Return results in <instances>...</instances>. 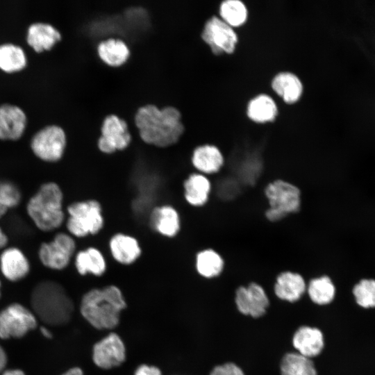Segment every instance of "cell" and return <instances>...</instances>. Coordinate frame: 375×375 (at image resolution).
I'll list each match as a JSON object with an SVG mask.
<instances>
[{"label":"cell","mask_w":375,"mask_h":375,"mask_svg":"<svg viewBox=\"0 0 375 375\" xmlns=\"http://www.w3.org/2000/svg\"><path fill=\"white\" fill-rule=\"evenodd\" d=\"M125 358L124 344L115 333H111L94 345L92 359L100 368L108 369L119 366Z\"/></svg>","instance_id":"obj_13"},{"label":"cell","mask_w":375,"mask_h":375,"mask_svg":"<svg viewBox=\"0 0 375 375\" xmlns=\"http://www.w3.org/2000/svg\"><path fill=\"white\" fill-rule=\"evenodd\" d=\"M26 59L24 51L18 46L6 44L0 46V68L7 72L24 68Z\"/></svg>","instance_id":"obj_31"},{"label":"cell","mask_w":375,"mask_h":375,"mask_svg":"<svg viewBox=\"0 0 375 375\" xmlns=\"http://www.w3.org/2000/svg\"><path fill=\"white\" fill-rule=\"evenodd\" d=\"M37 326L35 316L24 306L13 303L0 312V338H21Z\"/></svg>","instance_id":"obj_11"},{"label":"cell","mask_w":375,"mask_h":375,"mask_svg":"<svg viewBox=\"0 0 375 375\" xmlns=\"http://www.w3.org/2000/svg\"><path fill=\"white\" fill-rule=\"evenodd\" d=\"M277 114L278 108L276 102L266 94H260L254 97L247 104V115L255 122H272Z\"/></svg>","instance_id":"obj_26"},{"label":"cell","mask_w":375,"mask_h":375,"mask_svg":"<svg viewBox=\"0 0 375 375\" xmlns=\"http://www.w3.org/2000/svg\"><path fill=\"white\" fill-rule=\"evenodd\" d=\"M126 306L120 290L115 285L92 289L81 300V312L94 328L109 329L117 326L121 311Z\"/></svg>","instance_id":"obj_2"},{"label":"cell","mask_w":375,"mask_h":375,"mask_svg":"<svg viewBox=\"0 0 375 375\" xmlns=\"http://www.w3.org/2000/svg\"><path fill=\"white\" fill-rule=\"evenodd\" d=\"M262 192L267 207L277 211L285 219L301 211V189L290 180L283 178L270 180L264 186Z\"/></svg>","instance_id":"obj_5"},{"label":"cell","mask_w":375,"mask_h":375,"mask_svg":"<svg viewBox=\"0 0 375 375\" xmlns=\"http://www.w3.org/2000/svg\"><path fill=\"white\" fill-rule=\"evenodd\" d=\"M280 372L281 375H317L312 360L297 352L283 356L280 363Z\"/></svg>","instance_id":"obj_29"},{"label":"cell","mask_w":375,"mask_h":375,"mask_svg":"<svg viewBox=\"0 0 375 375\" xmlns=\"http://www.w3.org/2000/svg\"><path fill=\"white\" fill-rule=\"evenodd\" d=\"M7 211L8 209L3 206L0 200V218H1Z\"/></svg>","instance_id":"obj_41"},{"label":"cell","mask_w":375,"mask_h":375,"mask_svg":"<svg viewBox=\"0 0 375 375\" xmlns=\"http://www.w3.org/2000/svg\"><path fill=\"white\" fill-rule=\"evenodd\" d=\"M2 375H25L24 372L19 369L6 370Z\"/></svg>","instance_id":"obj_39"},{"label":"cell","mask_w":375,"mask_h":375,"mask_svg":"<svg viewBox=\"0 0 375 375\" xmlns=\"http://www.w3.org/2000/svg\"><path fill=\"white\" fill-rule=\"evenodd\" d=\"M272 87L285 103L290 104L299 100L303 90L300 78L290 72H281L274 76Z\"/></svg>","instance_id":"obj_24"},{"label":"cell","mask_w":375,"mask_h":375,"mask_svg":"<svg viewBox=\"0 0 375 375\" xmlns=\"http://www.w3.org/2000/svg\"><path fill=\"white\" fill-rule=\"evenodd\" d=\"M60 33L53 26L45 23H35L28 30L27 42L37 52L49 50L61 40Z\"/></svg>","instance_id":"obj_25"},{"label":"cell","mask_w":375,"mask_h":375,"mask_svg":"<svg viewBox=\"0 0 375 375\" xmlns=\"http://www.w3.org/2000/svg\"><path fill=\"white\" fill-rule=\"evenodd\" d=\"M210 375H244V373L235 363L226 362L214 367Z\"/></svg>","instance_id":"obj_34"},{"label":"cell","mask_w":375,"mask_h":375,"mask_svg":"<svg viewBox=\"0 0 375 375\" xmlns=\"http://www.w3.org/2000/svg\"><path fill=\"white\" fill-rule=\"evenodd\" d=\"M32 308L45 324L64 325L69 322L74 312V303L65 288L53 281H43L33 290Z\"/></svg>","instance_id":"obj_3"},{"label":"cell","mask_w":375,"mask_h":375,"mask_svg":"<svg viewBox=\"0 0 375 375\" xmlns=\"http://www.w3.org/2000/svg\"><path fill=\"white\" fill-rule=\"evenodd\" d=\"M7 362V357L6 354L3 349V348L0 346V372H1L3 368L5 367Z\"/></svg>","instance_id":"obj_36"},{"label":"cell","mask_w":375,"mask_h":375,"mask_svg":"<svg viewBox=\"0 0 375 375\" xmlns=\"http://www.w3.org/2000/svg\"><path fill=\"white\" fill-rule=\"evenodd\" d=\"M75 267L81 275L92 274L99 276L106 271V262L101 252L94 247H88L77 253Z\"/></svg>","instance_id":"obj_27"},{"label":"cell","mask_w":375,"mask_h":375,"mask_svg":"<svg viewBox=\"0 0 375 375\" xmlns=\"http://www.w3.org/2000/svg\"><path fill=\"white\" fill-rule=\"evenodd\" d=\"M8 239L7 235L3 233L0 227V249L3 248L8 243Z\"/></svg>","instance_id":"obj_37"},{"label":"cell","mask_w":375,"mask_h":375,"mask_svg":"<svg viewBox=\"0 0 375 375\" xmlns=\"http://www.w3.org/2000/svg\"><path fill=\"white\" fill-rule=\"evenodd\" d=\"M183 188L186 201L192 206L201 207L209 201L212 185L207 176L196 172L185 180Z\"/></svg>","instance_id":"obj_19"},{"label":"cell","mask_w":375,"mask_h":375,"mask_svg":"<svg viewBox=\"0 0 375 375\" xmlns=\"http://www.w3.org/2000/svg\"><path fill=\"white\" fill-rule=\"evenodd\" d=\"M67 138L65 131L59 126H47L38 132L31 143L33 152L42 160L56 162L65 151Z\"/></svg>","instance_id":"obj_9"},{"label":"cell","mask_w":375,"mask_h":375,"mask_svg":"<svg viewBox=\"0 0 375 375\" xmlns=\"http://www.w3.org/2000/svg\"><path fill=\"white\" fill-rule=\"evenodd\" d=\"M96 51L103 63L115 68L124 65L131 56L128 44L119 38H108L99 41Z\"/></svg>","instance_id":"obj_16"},{"label":"cell","mask_w":375,"mask_h":375,"mask_svg":"<svg viewBox=\"0 0 375 375\" xmlns=\"http://www.w3.org/2000/svg\"><path fill=\"white\" fill-rule=\"evenodd\" d=\"M235 302L241 313L254 318L264 315L269 304L265 289L256 282L239 286L235 290Z\"/></svg>","instance_id":"obj_12"},{"label":"cell","mask_w":375,"mask_h":375,"mask_svg":"<svg viewBox=\"0 0 375 375\" xmlns=\"http://www.w3.org/2000/svg\"><path fill=\"white\" fill-rule=\"evenodd\" d=\"M135 375H161V372L156 367L142 365L136 369Z\"/></svg>","instance_id":"obj_35"},{"label":"cell","mask_w":375,"mask_h":375,"mask_svg":"<svg viewBox=\"0 0 375 375\" xmlns=\"http://www.w3.org/2000/svg\"><path fill=\"white\" fill-rule=\"evenodd\" d=\"M226 266V259L218 250L208 247L200 250L195 257V267L203 278H212L222 274Z\"/></svg>","instance_id":"obj_23"},{"label":"cell","mask_w":375,"mask_h":375,"mask_svg":"<svg viewBox=\"0 0 375 375\" xmlns=\"http://www.w3.org/2000/svg\"><path fill=\"white\" fill-rule=\"evenodd\" d=\"M219 17L231 27L244 24L248 17L245 4L239 0H226L219 7Z\"/></svg>","instance_id":"obj_30"},{"label":"cell","mask_w":375,"mask_h":375,"mask_svg":"<svg viewBox=\"0 0 375 375\" xmlns=\"http://www.w3.org/2000/svg\"><path fill=\"white\" fill-rule=\"evenodd\" d=\"M307 283L303 276L292 270L281 272L276 277L274 292L281 300L288 302L298 301L306 292Z\"/></svg>","instance_id":"obj_15"},{"label":"cell","mask_w":375,"mask_h":375,"mask_svg":"<svg viewBox=\"0 0 375 375\" xmlns=\"http://www.w3.org/2000/svg\"><path fill=\"white\" fill-rule=\"evenodd\" d=\"M0 268L7 279L17 281L28 274L30 265L27 258L20 249L9 247L1 254Z\"/></svg>","instance_id":"obj_20"},{"label":"cell","mask_w":375,"mask_h":375,"mask_svg":"<svg viewBox=\"0 0 375 375\" xmlns=\"http://www.w3.org/2000/svg\"><path fill=\"white\" fill-rule=\"evenodd\" d=\"M21 192L17 185L9 181L0 182V200L8 210L17 206L21 201Z\"/></svg>","instance_id":"obj_33"},{"label":"cell","mask_w":375,"mask_h":375,"mask_svg":"<svg viewBox=\"0 0 375 375\" xmlns=\"http://www.w3.org/2000/svg\"><path fill=\"white\" fill-rule=\"evenodd\" d=\"M76 249L73 238L65 233H58L49 242H44L39 249V258L42 265L52 269L65 268L71 261Z\"/></svg>","instance_id":"obj_10"},{"label":"cell","mask_w":375,"mask_h":375,"mask_svg":"<svg viewBox=\"0 0 375 375\" xmlns=\"http://www.w3.org/2000/svg\"><path fill=\"white\" fill-rule=\"evenodd\" d=\"M191 162L198 173L208 175L217 174L225 165L224 156L221 149L212 144L197 146L191 155Z\"/></svg>","instance_id":"obj_14"},{"label":"cell","mask_w":375,"mask_h":375,"mask_svg":"<svg viewBox=\"0 0 375 375\" xmlns=\"http://www.w3.org/2000/svg\"><path fill=\"white\" fill-rule=\"evenodd\" d=\"M62 375H83V371L80 368L74 367L69 369Z\"/></svg>","instance_id":"obj_38"},{"label":"cell","mask_w":375,"mask_h":375,"mask_svg":"<svg viewBox=\"0 0 375 375\" xmlns=\"http://www.w3.org/2000/svg\"><path fill=\"white\" fill-rule=\"evenodd\" d=\"M62 201L63 194L57 183H44L29 199L27 214L40 230L53 231L60 226L65 219Z\"/></svg>","instance_id":"obj_4"},{"label":"cell","mask_w":375,"mask_h":375,"mask_svg":"<svg viewBox=\"0 0 375 375\" xmlns=\"http://www.w3.org/2000/svg\"><path fill=\"white\" fill-rule=\"evenodd\" d=\"M40 330L43 335H44L46 338H51L52 336L51 333L49 330H47L45 327L42 326Z\"/></svg>","instance_id":"obj_40"},{"label":"cell","mask_w":375,"mask_h":375,"mask_svg":"<svg viewBox=\"0 0 375 375\" xmlns=\"http://www.w3.org/2000/svg\"><path fill=\"white\" fill-rule=\"evenodd\" d=\"M109 247L114 259L124 265L134 262L141 254L138 241L124 233H117L110 240Z\"/></svg>","instance_id":"obj_22"},{"label":"cell","mask_w":375,"mask_h":375,"mask_svg":"<svg viewBox=\"0 0 375 375\" xmlns=\"http://www.w3.org/2000/svg\"><path fill=\"white\" fill-rule=\"evenodd\" d=\"M132 140L128 122L117 115L110 114L102 121L97 147L101 153L111 155L126 150Z\"/></svg>","instance_id":"obj_7"},{"label":"cell","mask_w":375,"mask_h":375,"mask_svg":"<svg viewBox=\"0 0 375 375\" xmlns=\"http://www.w3.org/2000/svg\"><path fill=\"white\" fill-rule=\"evenodd\" d=\"M0 286H1V281H0Z\"/></svg>","instance_id":"obj_42"},{"label":"cell","mask_w":375,"mask_h":375,"mask_svg":"<svg viewBox=\"0 0 375 375\" xmlns=\"http://www.w3.org/2000/svg\"><path fill=\"white\" fill-rule=\"evenodd\" d=\"M141 141L158 149L176 144L185 132L180 110L172 106L161 108L153 104L140 107L133 119Z\"/></svg>","instance_id":"obj_1"},{"label":"cell","mask_w":375,"mask_h":375,"mask_svg":"<svg viewBox=\"0 0 375 375\" xmlns=\"http://www.w3.org/2000/svg\"><path fill=\"white\" fill-rule=\"evenodd\" d=\"M292 344L299 354L310 358L318 356L324 346L322 331L310 326H301L294 333Z\"/></svg>","instance_id":"obj_18"},{"label":"cell","mask_w":375,"mask_h":375,"mask_svg":"<svg viewBox=\"0 0 375 375\" xmlns=\"http://www.w3.org/2000/svg\"><path fill=\"white\" fill-rule=\"evenodd\" d=\"M306 292L312 302L317 305L330 303L335 295V287L327 275L312 278L307 283Z\"/></svg>","instance_id":"obj_28"},{"label":"cell","mask_w":375,"mask_h":375,"mask_svg":"<svg viewBox=\"0 0 375 375\" xmlns=\"http://www.w3.org/2000/svg\"><path fill=\"white\" fill-rule=\"evenodd\" d=\"M201 38L215 55L233 53L238 42L234 28L216 15L205 22Z\"/></svg>","instance_id":"obj_8"},{"label":"cell","mask_w":375,"mask_h":375,"mask_svg":"<svg viewBox=\"0 0 375 375\" xmlns=\"http://www.w3.org/2000/svg\"><path fill=\"white\" fill-rule=\"evenodd\" d=\"M151 227L160 235L172 238L180 230V217L177 210L169 205L154 208L150 213Z\"/></svg>","instance_id":"obj_21"},{"label":"cell","mask_w":375,"mask_h":375,"mask_svg":"<svg viewBox=\"0 0 375 375\" xmlns=\"http://www.w3.org/2000/svg\"><path fill=\"white\" fill-rule=\"evenodd\" d=\"M26 117L24 111L13 105L0 106V139H19L25 128Z\"/></svg>","instance_id":"obj_17"},{"label":"cell","mask_w":375,"mask_h":375,"mask_svg":"<svg viewBox=\"0 0 375 375\" xmlns=\"http://www.w3.org/2000/svg\"><path fill=\"white\" fill-rule=\"evenodd\" d=\"M356 303L365 308L375 307V280L362 279L353 288Z\"/></svg>","instance_id":"obj_32"},{"label":"cell","mask_w":375,"mask_h":375,"mask_svg":"<svg viewBox=\"0 0 375 375\" xmlns=\"http://www.w3.org/2000/svg\"><path fill=\"white\" fill-rule=\"evenodd\" d=\"M67 212V228L70 234L75 237L94 235L103 227L101 206L96 200L72 203L68 206Z\"/></svg>","instance_id":"obj_6"}]
</instances>
